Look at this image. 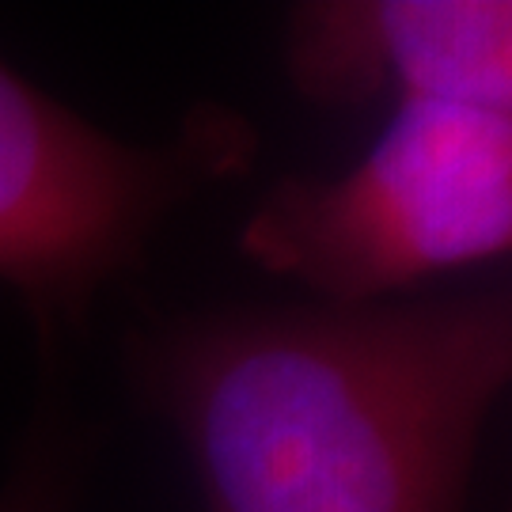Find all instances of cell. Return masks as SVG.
<instances>
[{"mask_svg":"<svg viewBox=\"0 0 512 512\" xmlns=\"http://www.w3.org/2000/svg\"><path fill=\"white\" fill-rule=\"evenodd\" d=\"M145 376L205 512H463L512 376V304L205 315L148 349Z\"/></svg>","mask_w":512,"mask_h":512,"instance_id":"1","label":"cell"},{"mask_svg":"<svg viewBox=\"0 0 512 512\" xmlns=\"http://www.w3.org/2000/svg\"><path fill=\"white\" fill-rule=\"evenodd\" d=\"M247 258L330 308H372L512 247V110L399 107L342 175H293L243 224Z\"/></svg>","mask_w":512,"mask_h":512,"instance_id":"2","label":"cell"},{"mask_svg":"<svg viewBox=\"0 0 512 512\" xmlns=\"http://www.w3.org/2000/svg\"><path fill=\"white\" fill-rule=\"evenodd\" d=\"M251 129L198 110L171 145H129L0 61V281L46 334L80 323L164 220L239 171Z\"/></svg>","mask_w":512,"mask_h":512,"instance_id":"3","label":"cell"},{"mask_svg":"<svg viewBox=\"0 0 512 512\" xmlns=\"http://www.w3.org/2000/svg\"><path fill=\"white\" fill-rule=\"evenodd\" d=\"M281 54L319 107L512 110L509 0H311L289 8Z\"/></svg>","mask_w":512,"mask_h":512,"instance_id":"4","label":"cell"},{"mask_svg":"<svg viewBox=\"0 0 512 512\" xmlns=\"http://www.w3.org/2000/svg\"><path fill=\"white\" fill-rule=\"evenodd\" d=\"M0 512H65V494L54 467L35 463L31 471H23L0 497Z\"/></svg>","mask_w":512,"mask_h":512,"instance_id":"5","label":"cell"}]
</instances>
